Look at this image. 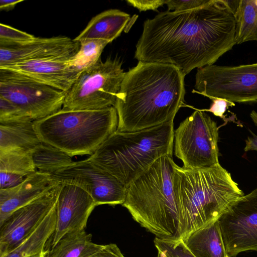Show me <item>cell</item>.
<instances>
[{
	"label": "cell",
	"instance_id": "obj_1",
	"mask_svg": "<svg viewBox=\"0 0 257 257\" xmlns=\"http://www.w3.org/2000/svg\"><path fill=\"white\" fill-rule=\"evenodd\" d=\"M235 14L225 0L191 10L159 13L144 23L136 48L139 62L167 64L184 76L213 65L236 44Z\"/></svg>",
	"mask_w": 257,
	"mask_h": 257
},
{
	"label": "cell",
	"instance_id": "obj_2",
	"mask_svg": "<svg viewBox=\"0 0 257 257\" xmlns=\"http://www.w3.org/2000/svg\"><path fill=\"white\" fill-rule=\"evenodd\" d=\"M185 76L170 64L139 62L125 72L116 97V131H140L173 120L184 104Z\"/></svg>",
	"mask_w": 257,
	"mask_h": 257
},
{
	"label": "cell",
	"instance_id": "obj_3",
	"mask_svg": "<svg viewBox=\"0 0 257 257\" xmlns=\"http://www.w3.org/2000/svg\"><path fill=\"white\" fill-rule=\"evenodd\" d=\"M173 187L181 224V239L218 220L244 194L220 164L186 169L174 165Z\"/></svg>",
	"mask_w": 257,
	"mask_h": 257
},
{
	"label": "cell",
	"instance_id": "obj_4",
	"mask_svg": "<svg viewBox=\"0 0 257 257\" xmlns=\"http://www.w3.org/2000/svg\"><path fill=\"white\" fill-rule=\"evenodd\" d=\"M174 162L164 156L127 187L122 205L135 221L161 239H181V224L173 187Z\"/></svg>",
	"mask_w": 257,
	"mask_h": 257
},
{
	"label": "cell",
	"instance_id": "obj_5",
	"mask_svg": "<svg viewBox=\"0 0 257 257\" xmlns=\"http://www.w3.org/2000/svg\"><path fill=\"white\" fill-rule=\"evenodd\" d=\"M174 120L134 132L115 131L88 159L127 187L156 161L172 156Z\"/></svg>",
	"mask_w": 257,
	"mask_h": 257
},
{
	"label": "cell",
	"instance_id": "obj_6",
	"mask_svg": "<svg viewBox=\"0 0 257 257\" xmlns=\"http://www.w3.org/2000/svg\"><path fill=\"white\" fill-rule=\"evenodd\" d=\"M41 141L71 157L92 155L117 130L118 116L114 106L94 110L61 109L33 121Z\"/></svg>",
	"mask_w": 257,
	"mask_h": 257
},
{
	"label": "cell",
	"instance_id": "obj_7",
	"mask_svg": "<svg viewBox=\"0 0 257 257\" xmlns=\"http://www.w3.org/2000/svg\"><path fill=\"white\" fill-rule=\"evenodd\" d=\"M117 58H101L81 72L66 92L62 109L94 110L114 106L125 72Z\"/></svg>",
	"mask_w": 257,
	"mask_h": 257
},
{
	"label": "cell",
	"instance_id": "obj_8",
	"mask_svg": "<svg viewBox=\"0 0 257 257\" xmlns=\"http://www.w3.org/2000/svg\"><path fill=\"white\" fill-rule=\"evenodd\" d=\"M174 131L175 154L186 169L210 168L219 164L216 122L195 109Z\"/></svg>",
	"mask_w": 257,
	"mask_h": 257
},
{
	"label": "cell",
	"instance_id": "obj_9",
	"mask_svg": "<svg viewBox=\"0 0 257 257\" xmlns=\"http://www.w3.org/2000/svg\"><path fill=\"white\" fill-rule=\"evenodd\" d=\"M192 93L233 102H257V63L235 66L208 65L197 69Z\"/></svg>",
	"mask_w": 257,
	"mask_h": 257
},
{
	"label": "cell",
	"instance_id": "obj_10",
	"mask_svg": "<svg viewBox=\"0 0 257 257\" xmlns=\"http://www.w3.org/2000/svg\"><path fill=\"white\" fill-rule=\"evenodd\" d=\"M65 94L20 73L0 68V96L17 106L33 120L61 110Z\"/></svg>",
	"mask_w": 257,
	"mask_h": 257
},
{
	"label": "cell",
	"instance_id": "obj_11",
	"mask_svg": "<svg viewBox=\"0 0 257 257\" xmlns=\"http://www.w3.org/2000/svg\"><path fill=\"white\" fill-rule=\"evenodd\" d=\"M51 177L60 183L82 189L92 198L96 206L122 205L125 199L127 187L88 159L73 162Z\"/></svg>",
	"mask_w": 257,
	"mask_h": 257
},
{
	"label": "cell",
	"instance_id": "obj_12",
	"mask_svg": "<svg viewBox=\"0 0 257 257\" xmlns=\"http://www.w3.org/2000/svg\"><path fill=\"white\" fill-rule=\"evenodd\" d=\"M218 221L229 257L257 251V188L235 201Z\"/></svg>",
	"mask_w": 257,
	"mask_h": 257
},
{
	"label": "cell",
	"instance_id": "obj_13",
	"mask_svg": "<svg viewBox=\"0 0 257 257\" xmlns=\"http://www.w3.org/2000/svg\"><path fill=\"white\" fill-rule=\"evenodd\" d=\"M61 187L58 182L0 224V257L19 246L39 225L56 204Z\"/></svg>",
	"mask_w": 257,
	"mask_h": 257
},
{
	"label": "cell",
	"instance_id": "obj_14",
	"mask_svg": "<svg viewBox=\"0 0 257 257\" xmlns=\"http://www.w3.org/2000/svg\"><path fill=\"white\" fill-rule=\"evenodd\" d=\"M80 42L66 36L36 37L19 44H0V68L43 60H69L78 51Z\"/></svg>",
	"mask_w": 257,
	"mask_h": 257
},
{
	"label": "cell",
	"instance_id": "obj_15",
	"mask_svg": "<svg viewBox=\"0 0 257 257\" xmlns=\"http://www.w3.org/2000/svg\"><path fill=\"white\" fill-rule=\"evenodd\" d=\"M61 184L56 202V227L50 239L51 248L65 234L85 229L88 218L96 206L82 189L73 184Z\"/></svg>",
	"mask_w": 257,
	"mask_h": 257
},
{
	"label": "cell",
	"instance_id": "obj_16",
	"mask_svg": "<svg viewBox=\"0 0 257 257\" xmlns=\"http://www.w3.org/2000/svg\"><path fill=\"white\" fill-rule=\"evenodd\" d=\"M68 60H38L0 68L20 73L37 81L66 92L82 72L70 65Z\"/></svg>",
	"mask_w": 257,
	"mask_h": 257
},
{
	"label": "cell",
	"instance_id": "obj_17",
	"mask_svg": "<svg viewBox=\"0 0 257 257\" xmlns=\"http://www.w3.org/2000/svg\"><path fill=\"white\" fill-rule=\"evenodd\" d=\"M58 182L51 175L37 170L19 185L0 189V224L14 211L35 200Z\"/></svg>",
	"mask_w": 257,
	"mask_h": 257
},
{
	"label": "cell",
	"instance_id": "obj_18",
	"mask_svg": "<svg viewBox=\"0 0 257 257\" xmlns=\"http://www.w3.org/2000/svg\"><path fill=\"white\" fill-rule=\"evenodd\" d=\"M129 14L117 9L102 12L91 19L84 29L74 40H100L109 43L123 31H127L132 20Z\"/></svg>",
	"mask_w": 257,
	"mask_h": 257
},
{
	"label": "cell",
	"instance_id": "obj_19",
	"mask_svg": "<svg viewBox=\"0 0 257 257\" xmlns=\"http://www.w3.org/2000/svg\"><path fill=\"white\" fill-rule=\"evenodd\" d=\"M29 117L0 121V150L22 149L33 150L42 142Z\"/></svg>",
	"mask_w": 257,
	"mask_h": 257
},
{
	"label": "cell",
	"instance_id": "obj_20",
	"mask_svg": "<svg viewBox=\"0 0 257 257\" xmlns=\"http://www.w3.org/2000/svg\"><path fill=\"white\" fill-rule=\"evenodd\" d=\"M181 239L195 257H229L218 220Z\"/></svg>",
	"mask_w": 257,
	"mask_h": 257
},
{
	"label": "cell",
	"instance_id": "obj_21",
	"mask_svg": "<svg viewBox=\"0 0 257 257\" xmlns=\"http://www.w3.org/2000/svg\"><path fill=\"white\" fill-rule=\"evenodd\" d=\"M101 246L93 243L91 234L83 229L65 234L54 247L46 251V257H89Z\"/></svg>",
	"mask_w": 257,
	"mask_h": 257
},
{
	"label": "cell",
	"instance_id": "obj_22",
	"mask_svg": "<svg viewBox=\"0 0 257 257\" xmlns=\"http://www.w3.org/2000/svg\"><path fill=\"white\" fill-rule=\"evenodd\" d=\"M56 223V203L36 229L19 246L4 257H30L45 251Z\"/></svg>",
	"mask_w": 257,
	"mask_h": 257
},
{
	"label": "cell",
	"instance_id": "obj_23",
	"mask_svg": "<svg viewBox=\"0 0 257 257\" xmlns=\"http://www.w3.org/2000/svg\"><path fill=\"white\" fill-rule=\"evenodd\" d=\"M234 14L236 44L257 41V0H239Z\"/></svg>",
	"mask_w": 257,
	"mask_h": 257
},
{
	"label": "cell",
	"instance_id": "obj_24",
	"mask_svg": "<svg viewBox=\"0 0 257 257\" xmlns=\"http://www.w3.org/2000/svg\"><path fill=\"white\" fill-rule=\"evenodd\" d=\"M33 158L37 171L51 175L73 162L64 152L43 142L33 150Z\"/></svg>",
	"mask_w": 257,
	"mask_h": 257
},
{
	"label": "cell",
	"instance_id": "obj_25",
	"mask_svg": "<svg viewBox=\"0 0 257 257\" xmlns=\"http://www.w3.org/2000/svg\"><path fill=\"white\" fill-rule=\"evenodd\" d=\"M36 169L33 150L22 149L0 150V171L26 177L36 171Z\"/></svg>",
	"mask_w": 257,
	"mask_h": 257
},
{
	"label": "cell",
	"instance_id": "obj_26",
	"mask_svg": "<svg viewBox=\"0 0 257 257\" xmlns=\"http://www.w3.org/2000/svg\"><path fill=\"white\" fill-rule=\"evenodd\" d=\"M80 42L78 51L68 62L81 72L96 63L100 58L101 54L109 43L100 40H86Z\"/></svg>",
	"mask_w": 257,
	"mask_h": 257
},
{
	"label": "cell",
	"instance_id": "obj_27",
	"mask_svg": "<svg viewBox=\"0 0 257 257\" xmlns=\"http://www.w3.org/2000/svg\"><path fill=\"white\" fill-rule=\"evenodd\" d=\"M155 246L166 257H195L181 239L177 240L155 237Z\"/></svg>",
	"mask_w": 257,
	"mask_h": 257
},
{
	"label": "cell",
	"instance_id": "obj_28",
	"mask_svg": "<svg viewBox=\"0 0 257 257\" xmlns=\"http://www.w3.org/2000/svg\"><path fill=\"white\" fill-rule=\"evenodd\" d=\"M35 37L10 26L0 24V44H19L30 42Z\"/></svg>",
	"mask_w": 257,
	"mask_h": 257
},
{
	"label": "cell",
	"instance_id": "obj_29",
	"mask_svg": "<svg viewBox=\"0 0 257 257\" xmlns=\"http://www.w3.org/2000/svg\"><path fill=\"white\" fill-rule=\"evenodd\" d=\"M25 117L28 116L19 107L0 96V121L14 120Z\"/></svg>",
	"mask_w": 257,
	"mask_h": 257
},
{
	"label": "cell",
	"instance_id": "obj_30",
	"mask_svg": "<svg viewBox=\"0 0 257 257\" xmlns=\"http://www.w3.org/2000/svg\"><path fill=\"white\" fill-rule=\"evenodd\" d=\"M209 0H167L166 5L169 11H184L201 7Z\"/></svg>",
	"mask_w": 257,
	"mask_h": 257
},
{
	"label": "cell",
	"instance_id": "obj_31",
	"mask_svg": "<svg viewBox=\"0 0 257 257\" xmlns=\"http://www.w3.org/2000/svg\"><path fill=\"white\" fill-rule=\"evenodd\" d=\"M208 97L212 101L209 108L200 110L203 111L210 112L214 115L220 117L224 120H226V119L224 115V113L229 107L235 106V103L224 98L211 96Z\"/></svg>",
	"mask_w": 257,
	"mask_h": 257
},
{
	"label": "cell",
	"instance_id": "obj_32",
	"mask_svg": "<svg viewBox=\"0 0 257 257\" xmlns=\"http://www.w3.org/2000/svg\"><path fill=\"white\" fill-rule=\"evenodd\" d=\"M126 2L140 12L148 10L157 11L159 7L166 4L167 0H127Z\"/></svg>",
	"mask_w": 257,
	"mask_h": 257
},
{
	"label": "cell",
	"instance_id": "obj_33",
	"mask_svg": "<svg viewBox=\"0 0 257 257\" xmlns=\"http://www.w3.org/2000/svg\"><path fill=\"white\" fill-rule=\"evenodd\" d=\"M25 178L20 175L0 171V189L15 187L21 183Z\"/></svg>",
	"mask_w": 257,
	"mask_h": 257
},
{
	"label": "cell",
	"instance_id": "obj_34",
	"mask_svg": "<svg viewBox=\"0 0 257 257\" xmlns=\"http://www.w3.org/2000/svg\"><path fill=\"white\" fill-rule=\"evenodd\" d=\"M89 257H125L115 243L102 245L101 247Z\"/></svg>",
	"mask_w": 257,
	"mask_h": 257
},
{
	"label": "cell",
	"instance_id": "obj_35",
	"mask_svg": "<svg viewBox=\"0 0 257 257\" xmlns=\"http://www.w3.org/2000/svg\"><path fill=\"white\" fill-rule=\"evenodd\" d=\"M252 134L251 137H248L245 140V146L244 148L245 152L249 151H257V136L255 134Z\"/></svg>",
	"mask_w": 257,
	"mask_h": 257
},
{
	"label": "cell",
	"instance_id": "obj_36",
	"mask_svg": "<svg viewBox=\"0 0 257 257\" xmlns=\"http://www.w3.org/2000/svg\"><path fill=\"white\" fill-rule=\"evenodd\" d=\"M23 0H1L0 10L9 11L14 9L15 6Z\"/></svg>",
	"mask_w": 257,
	"mask_h": 257
},
{
	"label": "cell",
	"instance_id": "obj_37",
	"mask_svg": "<svg viewBox=\"0 0 257 257\" xmlns=\"http://www.w3.org/2000/svg\"><path fill=\"white\" fill-rule=\"evenodd\" d=\"M250 117L254 124L257 126V111L252 110L250 113Z\"/></svg>",
	"mask_w": 257,
	"mask_h": 257
},
{
	"label": "cell",
	"instance_id": "obj_38",
	"mask_svg": "<svg viewBox=\"0 0 257 257\" xmlns=\"http://www.w3.org/2000/svg\"><path fill=\"white\" fill-rule=\"evenodd\" d=\"M30 257H46V251Z\"/></svg>",
	"mask_w": 257,
	"mask_h": 257
},
{
	"label": "cell",
	"instance_id": "obj_39",
	"mask_svg": "<svg viewBox=\"0 0 257 257\" xmlns=\"http://www.w3.org/2000/svg\"><path fill=\"white\" fill-rule=\"evenodd\" d=\"M157 257H166V256L162 252H161L159 251H158Z\"/></svg>",
	"mask_w": 257,
	"mask_h": 257
}]
</instances>
